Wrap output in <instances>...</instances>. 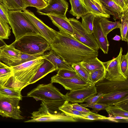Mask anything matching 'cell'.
Returning <instances> with one entry per match:
<instances>
[{
  "mask_svg": "<svg viewBox=\"0 0 128 128\" xmlns=\"http://www.w3.org/2000/svg\"><path fill=\"white\" fill-rule=\"evenodd\" d=\"M0 74L3 75H8L12 74V70L11 67H6L0 68Z\"/></svg>",
  "mask_w": 128,
  "mask_h": 128,
  "instance_id": "bcb514c9",
  "label": "cell"
},
{
  "mask_svg": "<svg viewBox=\"0 0 128 128\" xmlns=\"http://www.w3.org/2000/svg\"><path fill=\"white\" fill-rule=\"evenodd\" d=\"M53 24L59 29L60 32L73 36V30L68 19L66 16L47 15Z\"/></svg>",
  "mask_w": 128,
  "mask_h": 128,
  "instance_id": "ac0fdd59",
  "label": "cell"
},
{
  "mask_svg": "<svg viewBox=\"0 0 128 128\" xmlns=\"http://www.w3.org/2000/svg\"><path fill=\"white\" fill-rule=\"evenodd\" d=\"M128 96V90L116 91L104 94L98 99L97 103L106 104L107 106H114L116 102Z\"/></svg>",
  "mask_w": 128,
  "mask_h": 128,
  "instance_id": "e0dca14e",
  "label": "cell"
},
{
  "mask_svg": "<svg viewBox=\"0 0 128 128\" xmlns=\"http://www.w3.org/2000/svg\"></svg>",
  "mask_w": 128,
  "mask_h": 128,
  "instance_id": "11a10c76",
  "label": "cell"
},
{
  "mask_svg": "<svg viewBox=\"0 0 128 128\" xmlns=\"http://www.w3.org/2000/svg\"><path fill=\"white\" fill-rule=\"evenodd\" d=\"M99 0L107 14L112 16L115 20H120L123 12V10L121 7L112 0Z\"/></svg>",
  "mask_w": 128,
  "mask_h": 128,
  "instance_id": "ffe728a7",
  "label": "cell"
},
{
  "mask_svg": "<svg viewBox=\"0 0 128 128\" xmlns=\"http://www.w3.org/2000/svg\"><path fill=\"white\" fill-rule=\"evenodd\" d=\"M73 30V36L77 40L95 50L99 48L93 34L88 33L82 26L81 22L74 18H68Z\"/></svg>",
  "mask_w": 128,
  "mask_h": 128,
  "instance_id": "ba28073f",
  "label": "cell"
},
{
  "mask_svg": "<svg viewBox=\"0 0 128 128\" xmlns=\"http://www.w3.org/2000/svg\"><path fill=\"white\" fill-rule=\"evenodd\" d=\"M112 0L121 7L123 10L128 8L126 6L124 0Z\"/></svg>",
  "mask_w": 128,
  "mask_h": 128,
  "instance_id": "7dc6e473",
  "label": "cell"
},
{
  "mask_svg": "<svg viewBox=\"0 0 128 128\" xmlns=\"http://www.w3.org/2000/svg\"><path fill=\"white\" fill-rule=\"evenodd\" d=\"M128 52L125 54L122 55L120 59V66L123 74L128 78Z\"/></svg>",
  "mask_w": 128,
  "mask_h": 128,
  "instance_id": "d590c367",
  "label": "cell"
},
{
  "mask_svg": "<svg viewBox=\"0 0 128 128\" xmlns=\"http://www.w3.org/2000/svg\"><path fill=\"white\" fill-rule=\"evenodd\" d=\"M23 12L40 34L50 44L52 43L57 35L58 32L46 25L30 10L26 9L23 10Z\"/></svg>",
  "mask_w": 128,
  "mask_h": 128,
  "instance_id": "9c48e42d",
  "label": "cell"
},
{
  "mask_svg": "<svg viewBox=\"0 0 128 128\" xmlns=\"http://www.w3.org/2000/svg\"><path fill=\"white\" fill-rule=\"evenodd\" d=\"M0 60L6 65L13 66L20 64L21 52L13 46L6 44L0 47Z\"/></svg>",
  "mask_w": 128,
  "mask_h": 128,
  "instance_id": "5bb4252c",
  "label": "cell"
},
{
  "mask_svg": "<svg viewBox=\"0 0 128 128\" xmlns=\"http://www.w3.org/2000/svg\"><path fill=\"white\" fill-rule=\"evenodd\" d=\"M48 56L45 58L49 61L54 66L56 70L66 69L74 71L71 66L66 63L54 50H51Z\"/></svg>",
  "mask_w": 128,
  "mask_h": 128,
  "instance_id": "7402d4cb",
  "label": "cell"
},
{
  "mask_svg": "<svg viewBox=\"0 0 128 128\" xmlns=\"http://www.w3.org/2000/svg\"><path fill=\"white\" fill-rule=\"evenodd\" d=\"M97 94H105L114 92L128 90V80H110L105 78L95 84Z\"/></svg>",
  "mask_w": 128,
  "mask_h": 128,
  "instance_id": "30bf717a",
  "label": "cell"
},
{
  "mask_svg": "<svg viewBox=\"0 0 128 128\" xmlns=\"http://www.w3.org/2000/svg\"><path fill=\"white\" fill-rule=\"evenodd\" d=\"M51 0H48V2H49Z\"/></svg>",
  "mask_w": 128,
  "mask_h": 128,
  "instance_id": "db71d44e",
  "label": "cell"
},
{
  "mask_svg": "<svg viewBox=\"0 0 128 128\" xmlns=\"http://www.w3.org/2000/svg\"><path fill=\"white\" fill-rule=\"evenodd\" d=\"M68 6L66 0H51L44 8L37 9V12L41 15H53L66 16Z\"/></svg>",
  "mask_w": 128,
  "mask_h": 128,
  "instance_id": "4fadbf2b",
  "label": "cell"
},
{
  "mask_svg": "<svg viewBox=\"0 0 128 128\" xmlns=\"http://www.w3.org/2000/svg\"><path fill=\"white\" fill-rule=\"evenodd\" d=\"M71 9L70 14L79 19L89 12L83 0H70Z\"/></svg>",
  "mask_w": 128,
  "mask_h": 128,
  "instance_id": "603a6c76",
  "label": "cell"
},
{
  "mask_svg": "<svg viewBox=\"0 0 128 128\" xmlns=\"http://www.w3.org/2000/svg\"><path fill=\"white\" fill-rule=\"evenodd\" d=\"M56 70L54 65L45 58L40 65L34 76L31 80L29 84L34 83L48 74Z\"/></svg>",
  "mask_w": 128,
  "mask_h": 128,
  "instance_id": "44dd1931",
  "label": "cell"
},
{
  "mask_svg": "<svg viewBox=\"0 0 128 128\" xmlns=\"http://www.w3.org/2000/svg\"><path fill=\"white\" fill-rule=\"evenodd\" d=\"M44 0L46 2H47L48 3V0Z\"/></svg>",
  "mask_w": 128,
  "mask_h": 128,
  "instance_id": "f5cc1de1",
  "label": "cell"
},
{
  "mask_svg": "<svg viewBox=\"0 0 128 128\" xmlns=\"http://www.w3.org/2000/svg\"><path fill=\"white\" fill-rule=\"evenodd\" d=\"M56 75L62 78H70L78 76L75 71L66 69H62L58 70Z\"/></svg>",
  "mask_w": 128,
  "mask_h": 128,
  "instance_id": "f35d334b",
  "label": "cell"
},
{
  "mask_svg": "<svg viewBox=\"0 0 128 128\" xmlns=\"http://www.w3.org/2000/svg\"><path fill=\"white\" fill-rule=\"evenodd\" d=\"M48 54L41 56L36 59L11 67L12 70V77L16 89L20 91L29 84L44 59Z\"/></svg>",
  "mask_w": 128,
  "mask_h": 128,
  "instance_id": "3957f363",
  "label": "cell"
},
{
  "mask_svg": "<svg viewBox=\"0 0 128 128\" xmlns=\"http://www.w3.org/2000/svg\"><path fill=\"white\" fill-rule=\"evenodd\" d=\"M95 16L92 13L88 12L81 17V24L89 33L92 34L93 32V22Z\"/></svg>",
  "mask_w": 128,
  "mask_h": 128,
  "instance_id": "f1b7e54d",
  "label": "cell"
},
{
  "mask_svg": "<svg viewBox=\"0 0 128 128\" xmlns=\"http://www.w3.org/2000/svg\"><path fill=\"white\" fill-rule=\"evenodd\" d=\"M20 52L34 54L51 50L50 44L40 34L24 36L10 44Z\"/></svg>",
  "mask_w": 128,
  "mask_h": 128,
  "instance_id": "277c9868",
  "label": "cell"
},
{
  "mask_svg": "<svg viewBox=\"0 0 128 128\" xmlns=\"http://www.w3.org/2000/svg\"><path fill=\"white\" fill-rule=\"evenodd\" d=\"M8 18L15 41L26 36L40 34L22 11L9 10Z\"/></svg>",
  "mask_w": 128,
  "mask_h": 128,
  "instance_id": "5b68a950",
  "label": "cell"
},
{
  "mask_svg": "<svg viewBox=\"0 0 128 128\" xmlns=\"http://www.w3.org/2000/svg\"><path fill=\"white\" fill-rule=\"evenodd\" d=\"M108 118V120L110 121H113L117 122L116 120L120 119H124L128 120V118L123 117L121 116H110Z\"/></svg>",
  "mask_w": 128,
  "mask_h": 128,
  "instance_id": "c3c4849f",
  "label": "cell"
},
{
  "mask_svg": "<svg viewBox=\"0 0 128 128\" xmlns=\"http://www.w3.org/2000/svg\"><path fill=\"white\" fill-rule=\"evenodd\" d=\"M38 110L32 114L31 119L25 122H76L78 120L63 112L55 113L50 112L42 101Z\"/></svg>",
  "mask_w": 128,
  "mask_h": 128,
  "instance_id": "8992f818",
  "label": "cell"
},
{
  "mask_svg": "<svg viewBox=\"0 0 128 128\" xmlns=\"http://www.w3.org/2000/svg\"><path fill=\"white\" fill-rule=\"evenodd\" d=\"M97 94L95 84H90L85 88L70 91L65 95L66 100L72 103H81Z\"/></svg>",
  "mask_w": 128,
  "mask_h": 128,
  "instance_id": "7c38bea8",
  "label": "cell"
},
{
  "mask_svg": "<svg viewBox=\"0 0 128 128\" xmlns=\"http://www.w3.org/2000/svg\"><path fill=\"white\" fill-rule=\"evenodd\" d=\"M20 98L10 97L0 95V115L3 117L23 120L19 104Z\"/></svg>",
  "mask_w": 128,
  "mask_h": 128,
  "instance_id": "52a82bcc",
  "label": "cell"
},
{
  "mask_svg": "<svg viewBox=\"0 0 128 128\" xmlns=\"http://www.w3.org/2000/svg\"><path fill=\"white\" fill-rule=\"evenodd\" d=\"M106 74V71L105 67L90 72V82L95 84L104 78Z\"/></svg>",
  "mask_w": 128,
  "mask_h": 128,
  "instance_id": "4dcf8cb0",
  "label": "cell"
},
{
  "mask_svg": "<svg viewBox=\"0 0 128 128\" xmlns=\"http://www.w3.org/2000/svg\"><path fill=\"white\" fill-rule=\"evenodd\" d=\"M51 82L58 83L65 89L70 91L82 89L88 86L90 84L86 82L78 76L73 77L65 78L60 77L56 74L51 78Z\"/></svg>",
  "mask_w": 128,
  "mask_h": 128,
  "instance_id": "9a60e30c",
  "label": "cell"
},
{
  "mask_svg": "<svg viewBox=\"0 0 128 128\" xmlns=\"http://www.w3.org/2000/svg\"><path fill=\"white\" fill-rule=\"evenodd\" d=\"M100 17H95L93 22V34L100 48L104 54H107L109 44L107 36L104 34L101 27L100 20Z\"/></svg>",
  "mask_w": 128,
  "mask_h": 128,
  "instance_id": "2e32d148",
  "label": "cell"
},
{
  "mask_svg": "<svg viewBox=\"0 0 128 128\" xmlns=\"http://www.w3.org/2000/svg\"><path fill=\"white\" fill-rule=\"evenodd\" d=\"M121 39V38L120 36L116 35L112 39L113 40L119 41Z\"/></svg>",
  "mask_w": 128,
  "mask_h": 128,
  "instance_id": "681fc988",
  "label": "cell"
},
{
  "mask_svg": "<svg viewBox=\"0 0 128 128\" xmlns=\"http://www.w3.org/2000/svg\"><path fill=\"white\" fill-rule=\"evenodd\" d=\"M108 117L92 112L90 113L86 114L83 118V119L91 120H108Z\"/></svg>",
  "mask_w": 128,
  "mask_h": 128,
  "instance_id": "ab89813d",
  "label": "cell"
},
{
  "mask_svg": "<svg viewBox=\"0 0 128 128\" xmlns=\"http://www.w3.org/2000/svg\"><path fill=\"white\" fill-rule=\"evenodd\" d=\"M114 105L128 111V96L124 98L116 103Z\"/></svg>",
  "mask_w": 128,
  "mask_h": 128,
  "instance_id": "7bdbcfd3",
  "label": "cell"
},
{
  "mask_svg": "<svg viewBox=\"0 0 128 128\" xmlns=\"http://www.w3.org/2000/svg\"><path fill=\"white\" fill-rule=\"evenodd\" d=\"M21 91L0 86V95L8 97L17 98L22 99Z\"/></svg>",
  "mask_w": 128,
  "mask_h": 128,
  "instance_id": "d6a6232c",
  "label": "cell"
},
{
  "mask_svg": "<svg viewBox=\"0 0 128 128\" xmlns=\"http://www.w3.org/2000/svg\"><path fill=\"white\" fill-rule=\"evenodd\" d=\"M50 46L51 50L70 66L89 58L97 57L98 55V50L79 42L72 36L60 31L58 32Z\"/></svg>",
  "mask_w": 128,
  "mask_h": 128,
  "instance_id": "6da1fadb",
  "label": "cell"
},
{
  "mask_svg": "<svg viewBox=\"0 0 128 128\" xmlns=\"http://www.w3.org/2000/svg\"><path fill=\"white\" fill-rule=\"evenodd\" d=\"M12 74L8 75H3L0 74V86L5 87L8 78Z\"/></svg>",
  "mask_w": 128,
  "mask_h": 128,
  "instance_id": "f6af8a7d",
  "label": "cell"
},
{
  "mask_svg": "<svg viewBox=\"0 0 128 128\" xmlns=\"http://www.w3.org/2000/svg\"><path fill=\"white\" fill-rule=\"evenodd\" d=\"M89 12L94 14L95 16L110 18V15L105 11L103 6L99 0H83Z\"/></svg>",
  "mask_w": 128,
  "mask_h": 128,
  "instance_id": "d6986e66",
  "label": "cell"
},
{
  "mask_svg": "<svg viewBox=\"0 0 128 128\" xmlns=\"http://www.w3.org/2000/svg\"><path fill=\"white\" fill-rule=\"evenodd\" d=\"M69 102L66 100L64 104L59 108V110L66 114L77 120L83 119L85 114L79 112L71 108L69 105Z\"/></svg>",
  "mask_w": 128,
  "mask_h": 128,
  "instance_id": "83f0119b",
  "label": "cell"
},
{
  "mask_svg": "<svg viewBox=\"0 0 128 128\" xmlns=\"http://www.w3.org/2000/svg\"><path fill=\"white\" fill-rule=\"evenodd\" d=\"M11 28L0 16V38L8 39L10 35Z\"/></svg>",
  "mask_w": 128,
  "mask_h": 128,
  "instance_id": "836d02e7",
  "label": "cell"
},
{
  "mask_svg": "<svg viewBox=\"0 0 128 128\" xmlns=\"http://www.w3.org/2000/svg\"><path fill=\"white\" fill-rule=\"evenodd\" d=\"M103 94L101 93L97 94L96 95L92 96L86 100L84 102H86L85 104H90L96 103L98 99Z\"/></svg>",
  "mask_w": 128,
  "mask_h": 128,
  "instance_id": "ee69618b",
  "label": "cell"
},
{
  "mask_svg": "<svg viewBox=\"0 0 128 128\" xmlns=\"http://www.w3.org/2000/svg\"><path fill=\"white\" fill-rule=\"evenodd\" d=\"M10 10L23 11L27 7L23 0H0Z\"/></svg>",
  "mask_w": 128,
  "mask_h": 128,
  "instance_id": "4316f807",
  "label": "cell"
},
{
  "mask_svg": "<svg viewBox=\"0 0 128 128\" xmlns=\"http://www.w3.org/2000/svg\"><path fill=\"white\" fill-rule=\"evenodd\" d=\"M71 66L81 79L86 82L91 83L90 80L89 72L79 63L73 64Z\"/></svg>",
  "mask_w": 128,
  "mask_h": 128,
  "instance_id": "f546056e",
  "label": "cell"
},
{
  "mask_svg": "<svg viewBox=\"0 0 128 128\" xmlns=\"http://www.w3.org/2000/svg\"><path fill=\"white\" fill-rule=\"evenodd\" d=\"M105 110L110 116H121L128 118V111L115 106H107Z\"/></svg>",
  "mask_w": 128,
  "mask_h": 128,
  "instance_id": "1f68e13d",
  "label": "cell"
},
{
  "mask_svg": "<svg viewBox=\"0 0 128 128\" xmlns=\"http://www.w3.org/2000/svg\"><path fill=\"white\" fill-rule=\"evenodd\" d=\"M125 3L127 6H128V0H124Z\"/></svg>",
  "mask_w": 128,
  "mask_h": 128,
  "instance_id": "816d5d0a",
  "label": "cell"
},
{
  "mask_svg": "<svg viewBox=\"0 0 128 128\" xmlns=\"http://www.w3.org/2000/svg\"><path fill=\"white\" fill-rule=\"evenodd\" d=\"M68 105L72 108L79 112L85 114H88L91 112L88 109L83 107L78 103H72L68 102Z\"/></svg>",
  "mask_w": 128,
  "mask_h": 128,
  "instance_id": "b9f144b4",
  "label": "cell"
},
{
  "mask_svg": "<svg viewBox=\"0 0 128 128\" xmlns=\"http://www.w3.org/2000/svg\"><path fill=\"white\" fill-rule=\"evenodd\" d=\"M27 7L32 6L37 9L43 8L47 5L48 3L44 0H23Z\"/></svg>",
  "mask_w": 128,
  "mask_h": 128,
  "instance_id": "e575fe53",
  "label": "cell"
},
{
  "mask_svg": "<svg viewBox=\"0 0 128 128\" xmlns=\"http://www.w3.org/2000/svg\"><path fill=\"white\" fill-rule=\"evenodd\" d=\"M44 53L43 52L34 54H30L21 52V60L20 62V64L36 59L38 57L44 55Z\"/></svg>",
  "mask_w": 128,
  "mask_h": 128,
  "instance_id": "8d00e7d4",
  "label": "cell"
},
{
  "mask_svg": "<svg viewBox=\"0 0 128 128\" xmlns=\"http://www.w3.org/2000/svg\"><path fill=\"white\" fill-rule=\"evenodd\" d=\"M122 48L121 47L117 56L112 59L104 62L106 74L105 78L110 80H126L128 79L122 74L120 66V62L122 55Z\"/></svg>",
  "mask_w": 128,
  "mask_h": 128,
  "instance_id": "8fae6325",
  "label": "cell"
},
{
  "mask_svg": "<svg viewBox=\"0 0 128 128\" xmlns=\"http://www.w3.org/2000/svg\"><path fill=\"white\" fill-rule=\"evenodd\" d=\"M89 72L104 67V62L97 57L89 58L79 63Z\"/></svg>",
  "mask_w": 128,
  "mask_h": 128,
  "instance_id": "cb8c5ba5",
  "label": "cell"
},
{
  "mask_svg": "<svg viewBox=\"0 0 128 128\" xmlns=\"http://www.w3.org/2000/svg\"><path fill=\"white\" fill-rule=\"evenodd\" d=\"M6 44L3 40L0 38V47Z\"/></svg>",
  "mask_w": 128,
  "mask_h": 128,
  "instance_id": "f907efd6",
  "label": "cell"
},
{
  "mask_svg": "<svg viewBox=\"0 0 128 128\" xmlns=\"http://www.w3.org/2000/svg\"></svg>",
  "mask_w": 128,
  "mask_h": 128,
  "instance_id": "9f6ffc18",
  "label": "cell"
},
{
  "mask_svg": "<svg viewBox=\"0 0 128 128\" xmlns=\"http://www.w3.org/2000/svg\"><path fill=\"white\" fill-rule=\"evenodd\" d=\"M121 23L119 28L122 40L128 42V8L123 10L122 16L120 19Z\"/></svg>",
  "mask_w": 128,
  "mask_h": 128,
  "instance_id": "d4e9b609",
  "label": "cell"
},
{
  "mask_svg": "<svg viewBox=\"0 0 128 128\" xmlns=\"http://www.w3.org/2000/svg\"><path fill=\"white\" fill-rule=\"evenodd\" d=\"M80 105L85 108L89 107L92 108V111H91L95 113H97L99 111L102 110H105L107 106L106 104L97 103L90 104H80Z\"/></svg>",
  "mask_w": 128,
  "mask_h": 128,
  "instance_id": "74e56055",
  "label": "cell"
},
{
  "mask_svg": "<svg viewBox=\"0 0 128 128\" xmlns=\"http://www.w3.org/2000/svg\"><path fill=\"white\" fill-rule=\"evenodd\" d=\"M8 11L9 10L5 5L0 0V16L9 24L8 18Z\"/></svg>",
  "mask_w": 128,
  "mask_h": 128,
  "instance_id": "60d3db41",
  "label": "cell"
},
{
  "mask_svg": "<svg viewBox=\"0 0 128 128\" xmlns=\"http://www.w3.org/2000/svg\"><path fill=\"white\" fill-rule=\"evenodd\" d=\"M27 97L33 98L36 101L42 100L52 112H62L59 109L66 100L65 95L50 82L40 84L28 93Z\"/></svg>",
  "mask_w": 128,
  "mask_h": 128,
  "instance_id": "7a4b0ae2",
  "label": "cell"
},
{
  "mask_svg": "<svg viewBox=\"0 0 128 128\" xmlns=\"http://www.w3.org/2000/svg\"><path fill=\"white\" fill-rule=\"evenodd\" d=\"M100 22L105 35L108 34L113 30L119 28L120 22L119 21L112 22L110 21L107 18L100 17Z\"/></svg>",
  "mask_w": 128,
  "mask_h": 128,
  "instance_id": "484cf974",
  "label": "cell"
}]
</instances>
